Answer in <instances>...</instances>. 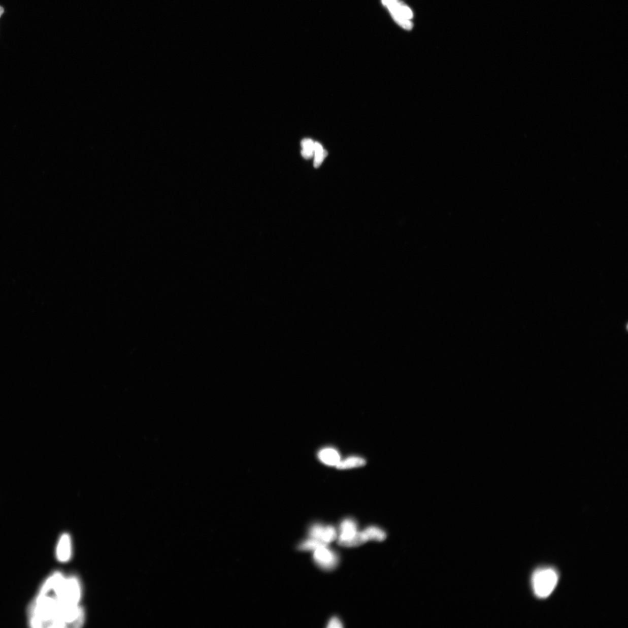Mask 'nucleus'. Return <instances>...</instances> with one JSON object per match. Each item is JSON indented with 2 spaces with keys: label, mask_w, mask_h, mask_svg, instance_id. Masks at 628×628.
<instances>
[{
  "label": "nucleus",
  "mask_w": 628,
  "mask_h": 628,
  "mask_svg": "<svg viewBox=\"0 0 628 628\" xmlns=\"http://www.w3.org/2000/svg\"><path fill=\"white\" fill-rule=\"evenodd\" d=\"M558 581L557 572L552 568H541L536 571L532 578V585L536 597L540 599L549 597Z\"/></svg>",
  "instance_id": "nucleus-1"
},
{
  "label": "nucleus",
  "mask_w": 628,
  "mask_h": 628,
  "mask_svg": "<svg viewBox=\"0 0 628 628\" xmlns=\"http://www.w3.org/2000/svg\"><path fill=\"white\" fill-rule=\"evenodd\" d=\"M384 5L389 9L392 17L399 25L406 30H411L413 24L410 21L413 14L409 7L399 0H382Z\"/></svg>",
  "instance_id": "nucleus-2"
},
{
  "label": "nucleus",
  "mask_w": 628,
  "mask_h": 628,
  "mask_svg": "<svg viewBox=\"0 0 628 628\" xmlns=\"http://www.w3.org/2000/svg\"><path fill=\"white\" fill-rule=\"evenodd\" d=\"M313 557L316 564L323 570L331 571L337 567L339 558L334 551L327 547L319 548L314 551Z\"/></svg>",
  "instance_id": "nucleus-3"
},
{
  "label": "nucleus",
  "mask_w": 628,
  "mask_h": 628,
  "mask_svg": "<svg viewBox=\"0 0 628 628\" xmlns=\"http://www.w3.org/2000/svg\"><path fill=\"white\" fill-rule=\"evenodd\" d=\"M72 554L71 540L69 535L63 534L59 539L56 555L59 561L65 563L71 558Z\"/></svg>",
  "instance_id": "nucleus-4"
},
{
  "label": "nucleus",
  "mask_w": 628,
  "mask_h": 628,
  "mask_svg": "<svg viewBox=\"0 0 628 628\" xmlns=\"http://www.w3.org/2000/svg\"><path fill=\"white\" fill-rule=\"evenodd\" d=\"M318 457L323 464L329 466H337L341 461V455L334 448L326 447L320 450Z\"/></svg>",
  "instance_id": "nucleus-5"
},
{
  "label": "nucleus",
  "mask_w": 628,
  "mask_h": 628,
  "mask_svg": "<svg viewBox=\"0 0 628 628\" xmlns=\"http://www.w3.org/2000/svg\"><path fill=\"white\" fill-rule=\"evenodd\" d=\"M357 533V524L354 519L347 518L343 520L340 526L339 541L349 539Z\"/></svg>",
  "instance_id": "nucleus-6"
},
{
  "label": "nucleus",
  "mask_w": 628,
  "mask_h": 628,
  "mask_svg": "<svg viewBox=\"0 0 628 628\" xmlns=\"http://www.w3.org/2000/svg\"><path fill=\"white\" fill-rule=\"evenodd\" d=\"M366 464V461L365 458L358 457V456H351L345 459H341L336 467L339 470H347L362 467Z\"/></svg>",
  "instance_id": "nucleus-7"
},
{
  "label": "nucleus",
  "mask_w": 628,
  "mask_h": 628,
  "mask_svg": "<svg viewBox=\"0 0 628 628\" xmlns=\"http://www.w3.org/2000/svg\"><path fill=\"white\" fill-rule=\"evenodd\" d=\"M367 541L368 539L362 532L361 533L357 532L353 537L349 539L343 540V541L338 540V544L343 547H353L362 545Z\"/></svg>",
  "instance_id": "nucleus-8"
},
{
  "label": "nucleus",
  "mask_w": 628,
  "mask_h": 628,
  "mask_svg": "<svg viewBox=\"0 0 628 628\" xmlns=\"http://www.w3.org/2000/svg\"><path fill=\"white\" fill-rule=\"evenodd\" d=\"M328 545L329 544L321 541V540L310 538V539L306 540V541L300 544L298 549L299 550L301 551H315L319 549V548L327 547Z\"/></svg>",
  "instance_id": "nucleus-9"
},
{
  "label": "nucleus",
  "mask_w": 628,
  "mask_h": 628,
  "mask_svg": "<svg viewBox=\"0 0 628 628\" xmlns=\"http://www.w3.org/2000/svg\"><path fill=\"white\" fill-rule=\"evenodd\" d=\"M362 533L366 535L368 541L373 540V541L382 542L386 538V534L385 532L374 526L367 527L365 531H362Z\"/></svg>",
  "instance_id": "nucleus-10"
},
{
  "label": "nucleus",
  "mask_w": 628,
  "mask_h": 628,
  "mask_svg": "<svg viewBox=\"0 0 628 628\" xmlns=\"http://www.w3.org/2000/svg\"><path fill=\"white\" fill-rule=\"evenodd\" d=\"M326 530V526H323L321 524L316 523L310 527L309 530L310 537L311 538L321 540V541H324Z\"/></svg>",
  "instance_id": "nucleus-11"
},
{
  "label": "nucleus",
  "mask_w": 628,
  "mask_h": 628,
  "mask_svg": "<svg viewBox=\"0 0 628 628\" xmlns=\"http://www.w3.org/2000/svg\"><path fill=\"white\" fill-rule=\"evenodd\" d=\"M314 143L311 139H305L302 142L303 150L302 154L306 159H310L314 155Z\"/></svg>",
  "instance_id": "nucleus-12"
},
{
  "label": "nucleus",
  "mask_w": 628,
  "mask_h": 628,
  "mask_svg": "<svg viewBox=\"0 0 628 628\" xmlns=\"http://www.w3.org/2000/svg\"><path fill=\"white\" fill-rule=\"evenodd\" d=\"M327 155V152L325 150H323L321 152H319V153H315L314 154L315 158L314 161V167L318 168L320 166H321L324 159H325Z\"/></svg>",
  "instance_id": "nucleus-13"
},
{
  "label": "nucleus",
  "mask_w": 628,
  "mask_h": 628,
  "mask_svg": "<svg viewBox=\"0 0 628 628\" xmlns=\"http://www.w3.org/2000/svg\"><path fill=\"white\" fill-rule=\"evenodd\" d=\"M327 627L329 628H342L343 626L341 620H340L338 618L335 617L331 618L329 623H328V625Z\"/></svg>",
  "instance_id": "nucleus-14"
},
{
  "label": "nucleus",
  "mask_w": 628,
  "mask_h": 628,
  "mask_svg": "<svg viewBox=\"0 0 628 628\" xmlns=\"http://www.w3.org/2000/svg\"><path fill=\"white\" fill-rule=\"evenodd\" d=\"M3 13H4L3 8H2V7H0V17H1V16L3 15Z\"/></svg>",
  "instance_id": "nucleus-15"
}]
</instances>
